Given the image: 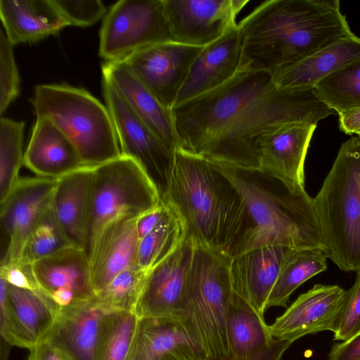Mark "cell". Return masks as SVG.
I'll return each instance as SVG.
<instances>
[{
    "label": "cell",
    "mask_w": 360,
    "mask_h": 360,
    "mask_svg": "<svg viewBox=\"0 0 360 360\" xmlns=\"http://www.w3.org/2000/svg\"><path fill=\"white\" fill-rule=\"evenodd\" d=\"M65 360V359H64Z\"/></svg>",
    "instance_id": "obj_49"
},
{
    "label": "cell",
    "mask_w": 360,
    "mask_h": 360,
    "mask_svg": "<svg viewBox=\"0 0 360 360\" xmlns=\"http://www.w3.org/2000/svg\"><path fill=\"white\" fill-rule=\"evenodd\" d=\"M39 289L60 307L96 297L89 257L77 246L68 247L31 264Z\"/></svg>",
    "instance_id": "obj_17"
},
{
    "label": "cell",
    "mask_w": 360,
    "mask_h": 360,
    "mask_svg": "<svg viewBox=\"0 0 360 360\" xmlns=\"http://www.w3.org/2000/svg\"><path fill=\"white\" fill-rule=\"evenodd\" d=\"M24 128L22 121L0 119V202L20 179L18 174L24 165Z\"/></svg>",
    "instance_id": "obj_34"
},
{
    "label": "cell",
    "mask_w": 360,
    "mask_h": 360,
    "mask_svg": "<svg viewBox=\"0 0 360 360\" xmlns=\"http://www.w3.org/2000/svg\"><path fill=\"white\" fill-rule=\"evenodd\" d=\"M37 117L51 120L76 147L86 167L122 155L106 105L86 90L68 84H40L30 100Z\"/></svg>",
    "instance_id": "obj_7"
},
{
    "label": "cell",
    "mask_w": 360,
    "mask_h": 360,
    "mask_svg": "<svg viewBox=\"0 0 360 360\" xmlns=\"http://www.w3.org/2000/svg\"><path fill=\"white\" fill-rule=\"evenodd\" d=\"M166 209V203L162 200L155 208L140 216L136 220V231L140 239L150 233L162 219Z\"/></svg>",
    "instance_id": "obj_42"
},
{
    "label": "cell",
    "mask_w": 360,
    "mask_h": 360,
    "mask_svg": "<svg viewBox=\"0 0 360 360\" xmlns=\"http://www.w3.org/2000/svg\"><path fill=\"white\" fill-rule=\"evenodd\" d=\"M316 126L289 123L264 133L257 141L259 169L304 191V162Z\"/></svg>",
    "instance_id": "obj_19"
},
{
    "label": "cell",
    "mask_w": 360,
    "mask_h": 360,
    "mask_svg": "<svg viewBox=\"0 0 360 360\" xmlns=\"http://www.w3.org/2000/svg\"><path fill=\"white\" fill-rule=\"evenodd\" d=\"M129 360L206 359L179 320L143 317L139 319Z\"/></svg>",
    "instance_id": "obj_24"
},
{
    "label": "cell",
    "mask_w": 360,
    "mask_h": 360,
    "mask_svg": "<svg viewBox=\"0 0 360 360\" xmlns=\"http://www.w3.org/2000/svg\"><path fill=\"white\" fill-rule=\"evenodd\" d=\"M139 318L135 313L110 310L98 360H129Z\"/></svg>",
    "instance_id": "obj_36"
},
{
    "label": "cell",
    "mask_w": 360,
    "mask_h": 360,
    "mask_svg": "<svg viewBox=\"0 0 360 360\" xmlns=\"http://www.w3.org/2000/svg\"><path fill=\"white\" fill-rule=\"evenodd\" d=\"M172 111L178 147L246 169L259 168L257 141L266 131L289 123L317 125L333 113L314 89H280L271 72L251 70Z\"/></svg>",
    "instance_id": "obj_1"
},
{
    "label": "cell",
    "mask_w": 360,
    "mask_h": 360,
    "mask_svg": "<svg viewBox=\"0 0 360 360\" xmlns=\"http://www.w3.org/2000/svg\"><path fill=\"white\" fill-rule=\"evenodd\" d=\"M291 344V342L287 340L276 339L271 347L251 360H280Z\"/></svg>",
    "instance_id": "obj_44"
},
{
    "label": "cell",
    "mask_w": 360,
    "mask_h": 360,
    "mask_svg": "<svg viewBox=\"0 0 360 360\" xmlns=\"http://www.w3.org/2000/svg\"><path fill=\"white\" fill-rule=\"evenodd\" d=\"M226 333L230 360H251L276 340L264 318L234 291L227 312Z\"/></svg>",
    "instance_id": "obj_29"
},
{
    "label": "cell",
    "mask_w": 360,
    "mask_h": 360,
    "mask_svg": "<svg viewBox=\"0 0 360 360\" xmlns=\"http://www.w3.org/2000/svg\"><path fill=\"white\" fill-rule=\"evenodd\" d=\"M231 259L223 250L194 246L180 321L206 360H230L226 318L233 293Z\"/></svg>",
    "instance_id": "obj_5"
},
{
    "label": "cell",
    "mask_w": 360,
    "mask_h": 360,
    "mask_svg": "<svg viewBox=\"0 0 360 360\" xmlns=\"http://www.w3.org/2000/svg\"><path fill=\"white\" fill-rule=\"evenodd\" d=\"M0 277L8 284L18 288L39 290L33 276L31 264H1Z\"/></svg>",
    "instance_id": "obj_40"
},
{
    "label": "cell",
    "mask_w": 360,
    "mask_h": 360,
    "mask_svg": "<svg viewBox=\"0 0 360 360\" xmlns=\"http://www.w3.org/2000/svg\"><path fill=\"white\" fill-rule=\"evenodd\" d=\"M28 360H64L50 345L43 342L30 349Z\"/></svg>",
    "instance_id": "obj_45"
},
{
    "label": "cell",
    "mask_w": 360,
    "mask_h": 360,
    "mask_svg": "<svg viewBox=\"0 0 360 360\" xmlns=\"http://www.w3.org/2000/svg\"><path fill=\"white\" fill-rule=\"evenodd\" d=\"M102 88L122 155L133 159L143 169L162 196L165 191L174 151L166 146L131 110L112 84L103 77Z\"/></svg>",
    "instance_id": "obj_10"
},
{
    "label": "cell",
    "mask_w": 360,
    "mask_h": 360,
    "mask_svg": "<svg viewBox=\"0 0 360 360\" xmlns=\"http://www.w3.org/2000/svg\"><path fill=\"white\" fill-rule=\"evenodd\" d=\"M72 245L51 203L31 229L18 264H32Z\"/></svg>",
    "instance_id": "obj_33"
},
{
    "label": "cell",
    "mask_w": 360,
    "mask_h": 360,
    "mask_svg": "<svg viewBox=\"0 0 360 360\" xmlns=\"http://www.w3.org/2000/svg\"><path fill=\"white\" fill-rule=\"evenodd\" d=\"M160 192L133 159L120 157L94 167L88 249L108 224L140 216L161 202Z\"/></svg>",
    "instance_id": "obj_8"
},
{
    "label": "cell",
    "mask_w": 360,
    "mask_h": 360,
    "mask_svg": "<svg viewBox=\"0 0 360 360\" xmlns=\"http://www.w3.org/2000/svg\"><path fill=\"white\" fill-rule=\"evenodd\" d=\"M0 360H8L12 345L1 337Z\"/></svg>",
    "instance_id": "obj_46"
},
{
    "label": "cell",
    "mask_w": 360,
    "mask_h": 360,
    "mask_svg": "<svg viewBox=\"0 0 360 360\" xmlns=\"http://www.w3.org/2000/svg\"><path fill=\"white\" fill-rule=\"evenodd\" d=\"M294 249L279 245L255 248L232 257L233 291L264 317L270 293Z\"/></svg>",
    "instance_id": "obj_20"
},
{
    "label": "cell",
    "mask_w": 360,
    "mask_h": 360,
    "mask_svg": "<svg viewBox=\"0 0 360 360\" xmlns=\"http://www.w3.org/2000/svg\"><path fill=\"white\" fill-rule=\"evenodd\" d=\"M13 44L0 30V114L20 93V76L13 55Z\"/></svg>",
    "instance_id": "obj_37"
},
{
    "label": "cell",
    "mask_w": 360,
    "mask_h": 360,
    "mask_svg": "<svg viewBox=\"0 0 360 360\" xmlns=\"http://www.w3.org/2000/svg\"><path fill=\"white\" fill-rule=\"evenodd\" d=\"M68 26H91L106 14V8L100 0H52Z\"/></svg>",
    "instance_id": "obj_38"
},
{
    "label": "cell",
    "mask_w": 360,
    "mask_h": 360,
    "mask_svg": "<svg viewBox=\"0 0 360 360\" xmlns=\"http://www.w3.org/2000/svg\"><path fill=\"white\" fill-rule=\"evenodd\" d=\"M110 311L96 297L60 307L44 342L65 360H98Z\"/></svg>",
    "instance_id": "obj_14"
},
{
    "label": "cell",
    "mask_w": 360,
    "mask_h": 360,
    "mask_svg": "<svg viewBox=\"0 0 360 360\" xmlns=\"http://www.w3.org/2000/svg\"><path fill=\"white\" fill-rule=\"evenodd\" d=\"M137 219L114 220L101 230L90 247L88 257L96 294L121 272L136 265Z\"/></svg>",
    "instance_id": "obj_22"
},
{
    "label": "cell",
    "mask_w": 360,
    "mask_h": 360,
    "mask_svg": "<svg viewBox=\"0 0 360 360\" xmlns=\"http://www.w3.org/2000/svg\"><path fill=\"white\" fill-rule=\"evenodd\" d=\"M358 360H360V358Z\"/></svg>",
    "instance_id": "obj_48"
},
{
    "label": "cell",
    "mask_w": 360,
    "mask_h": 360,
    "mask_svg": "<svg viewBox=\"0 0 360 360\" xmlns=\"http://www.w3.org/2000/svg\"><path fill=\"white\" fill-rule=\"evenodd\" d=\"M24 165L37 176L52 179L86 167L72 141L46 117H37L24 153Z\"/></svg>",
    "instance_id": "obj_27"
},
{
    "label": "cell",
    "mask_w": 360,
    "mask_h": 360,
    "mask_svg": "<svg viewBox=\"0 0 360 360\" xmlns=\"http://www.w3.org/2000/svg\"><path fill=\"white\" fill-rule=\"evenodd\" d=\"M338 0H270L238 24L240 70L272 72L352 33Z\"/></svg>",
    "instance_id": "obj_2"
},
{
    "label": "cell",
    "mask_w": 360,
    "mask_h": 360,
    "mask_svg": "<svg viewBox=\"0 0 360 360\" xmlns=\"http://www.w3.org/2000/svg\"><path fill=\"white\" fill-rule=\"evenodd\" d=\"M148 271L131 266L115 276L96 294L97 300L113 311L135 313Z\"/></svg>",
    "instance_id": "obj_35"
},
{
    "label": "cell",
    "mask_w": 360,
    "mask_h": 360,
    "mask_svg": "<svg viewBox=\"0 0 360 360\" xmlns=\"http://www.w3.org/2000/svg\"><path fill=\"white\" fill-rule=\"evenodd\" d=\"M242 53L243 34L236 24L221 37L202 49L190 68L174 106L230 80L240 71Z\"/></svg>",
    "instance_id": "obj_21"
},
{
    "label": "cell",
    "mask_w": 360,
    "mask_h": 360,
    "mask_svg": "<svg viewBox=\"0 0 360 360\" xmlns=\"http://www.w3.org/2000/svg\"><path fill=\"white\" fill-rule=\"evenodd\" d=\"M360 58V37L353 32L342 37L316 53L282 66L271 72L277 87L311 89L324 78Z\"/></svg>",
    "instance_id": "obj_25"
},
{
    "label": "cell",
    "mask_w": 360,
    "mask_h": 360,
    "mask_svg": "<svg viewBox=\"0 0 360 360\" xmlns=\"http://www.w3.org/2000/svg\"><path fill=\"white\" fill-rule=\"evenodd\" d=\"M339 129L346 134H356L360 130V108L339 115Z\"/></svg>",
    "instance_id": "obj_43"
},
{
    "label": "cell",
    "mask_w": 360,
    "mask_h": 360,
    "mask_svg": "<svg viewBox=\"0 0 360 360\" xmlns=\"http://www.w3.org/2000/svg\"><path fill=\"white\" fill-rule=\"evenodd\" d=\"M327 256L323 249L296 250L283 268L266 303L286 307L291 294L303 283L327 269Z\"/></svg>",
    "instance_id": "obj_31"
},
{
    "label": "cell",
    "mask_w": 360,
    "mask_h": 360,
    "mask_svg": "<svg viewBox=\"0 0 360 360\" xmlns=\"http://www.w3.org/2000/svg\"><path fill=\"white\" fill-rule=\"evenodd\" d=\"M161 200L179 214L186 238L195 245L231 256L245 232L248 219L240 195L202 155L175 148Z\"/></svg>",
    "instance_id": "obj_3"
},
{
    "label": "cell",
    "mask_w": 360,
    "mask_h": 360,
    "mask_svg": "<svg viewBox=\"0 0 360 360\" xmlns=\"http://www.w3.org/2000/svg\"><path fill=\"white\" fill-rule=\"evenodd\" d=\"M202 48L168 41L143 47L124 60L159 101L172 110Z\"/></svg>",
    "instance_id": "obj_13"
},
{
    "label": "cell",
    "mask_w": 360,
    "mask_h": 360,
    "mask_svg": "<svg viewBox=\"0 0 360 360\" xmlns=\"http://www.w3.org/2000/svg\"><path fill=\"white\" fill-rule=\"evenodd\" d=\"M56 179H19L0 202L1 225L8 243L1 264H18L27 238L43 212L51 203Z\"/></svg>",
    "instance_id": "obj_16"
},
{
    "label": "cell",
    "mask_w": 360,
    "mask_h": 360,
    "mask_svg": "<svg viewBox=\"0 0 360 360\" xmlns=\"http://www.w3.org/2000/svg\"><path fill=\"white\" fill-rule=\"evenodd\" d=\"M94 167L56 179L51 206L70 242L87 253ZM88 255V254H87Z\"/></svg>",
    "instance_id": "obj_26"
},
{
    "label": "cell",
    "mask_w": 360,
    "mask_h": 360,
    "mask_svg": "<svg viewBox=\"0 0 360 360\" xmlns=\"http://www.w3.org/2000/svg\"><path fill=\"white\" fill-rule=\"evenodd\" d=\"M328 360H358L360 358V333L352 338L335 345Z\"/></svg>",
    "instance_id": "obj_41"
},
{
    "label": "cell",
    "mask_w": 360,
    "mask_h": 360,
    "mask_svg": "<svg viewBox=\"0 0 360 360\" xmlns=\"http://www.w3.org/2000/svg\"><path fill=\"white\" fill-rule=\"evenodd\" d=\"M194 246L193 242L186 238L174 252L148 271L135 311L138 318L164 317L181 321Z\"/></svg>",
    "instance_id": "obj_15"
},
{
    "label": "cell",
    "mask_w": 360,
    "mask_h": 360,
    "mask_svg": "<svg viewBox=\"0 0 360 360\" xmlns=\"http://www.w3.org/2000/svg\"><path fill=\"white\" fill-rule=\"evenodd\" d=\"M0 18L13 45L39 41L68 26L52 0H0Z\"/></svg>",
    "instance_id": "obj_28"
},
{
    "label": "cell",
    "mask_w": 360,
    "mask_h": 360,
    "mask_svg": "<svg viewBox=\"0 0 360 360\" xmlns=\"http://www.w3.org/2000/svg\"><path fill=\"white\" fill-rule=\"evenodd\" d=\"M210 160L235 186L246 210L247 228L231 257L271 245L325 250L314 199L305 190L259 169Z\"/></svg>",
    "instance_id": "obj_4"
},
{
    "label": "cell",
    "mask_w": 360,
    "mask_h": 360,
    "mask_svg": "<svg viewBox=\"0 0 360 360\" xmlns=\"http://www.w3.org/2000/svg\"><path fill=\"white\" fill-rule=\"evenodd\" d=\"M248 0H163L172 41L204 47L237 23L236 18Z\"/></svg>",
    "instance_id": "obj_12"
},
{
    "label": "cell",
    "mask_w": 360,
    "mask_h": 360,
    "mask_svg": "<svg viewBox=\"0 0 360 360\" xmlns=\"http://www.w3.org/2000/svg\"><path fill=\"white\" fill-rule=\"evenodd\" d=\"M60 307L41 290L8 284L0 277V333L12 346L29 350L44 342Z\"/></svg>",
    "instance_id": "obj_11"
},
{
    "label": "cell",
    "mask_w": 360,
    "mask_h": 360,
    "mask_svg": "<svg viewBox=\"0 0 360 360\" xmlns=\"http://www.w3.org/2000/svg\"><path fill=\"white\" fill-rule=\"evenodd\" d=\"M103 77L171 150L179 146L172 110L162 105L137 78L124 60L106 61Z\"/></svg>",
    "instance_id": "obj_23"
},
{
    "label": "cell",
    "mask_w": 360,
    "mask_h": 360,
    "mask_svg": "<svg viewBox=\"0 0 360 360\" xmlns=\"http://www.w3.org/2000/svg\"><path fill=\"white\" fill-rule=\"evenodd\" d=\"M314 90L339 115L360 108V58L324 78Z\"/></svg>",
    "instance_id": "obj_32"
},
{
    "label": "cell",
    "mask_w": 360,
    "mask_h": 360,
    "mask_svg": "<svg viewBox=\"0 0 360 360\" xmlns=\"http://www.w3.org/2000/svg\"><path fill=\"white\" fill-rule=\"evenodd\" d=\"M345 292L337 285H314L269 326L273 338L292 343L308 334L326 330L334 333L343 307Z\"/></svg>",
    "instance_id": "obj_18"
},
{
    "label": "cell",
    "mask_w": 360,
    "mask_h": 360,
    "mask_svg": "<svg viewBox=\"0 0 360 360\" xmlns=\"http://www.w3.org/2000/svg\"><path fill=\"white\" fill-rule=\"evenodd\" d=\"M314 199L325 252L344 271L360 269V138L344 142Z\"/></svg>",
    "instance_id": "obj_6"
},
{
    "label": "cell",
    "mask_w": 360,
    "mask_h": 360,
    "mask_svg": "<svg viewBox=\"0 0 360 360\" xmlns=\"http://www.w3.org/2000/svg\"><path fill=\"white\" fill-rule=\"evenodd\" d=\"M356 134H357L358 136L360 138V130L359 131H357Z\"/></svg>",
    "instance_id": "obj_47"
},
{
    "label": "cell",
    "mask_w": 360,
    "mask_h": 360,
    "mask_svg": "<svg viewBox=\"0 0 360 360\" xmlns=\"http://www.w3.org/2000/svg\"><path fill=\"white\" fill-rule=\"evenodd\" d=\"M98 55L106 61L124 60L147 46L172 41L163 0H120L105 15Z\"/></svg>",
    "instance_id": "obj_9"
},
{
    "label": "cell",
    "mask_w": 360,
    "mask_h": 360,
    "mask_svg": "<svg viewBox=\"0 0 360 360\" xmlns=\"http://www.w3.org/2000/svg\"><path fill=\"white\" fill-rule=\"evenodd\" d=\"M356 272L354 285L345 292L334 340L347 341L360 333V269Z\"/></svg>",
    "instance_id": "obj_39"
},
{
    "label": "cell",
    "mask_w": 360,
    "mask_h": 360,
    "mask_svg": "<svg viewBox=\"0 0 360 360\" xmlns=\"http://www.w3.org/2000/svg\"><path fill=\"white\" fill-rule=\"evenodd\" d=\"M165 202L166 209L162 219L139 242L136 266L146 271L174 252L186 238L183 220L174 207Z\"/></svg>",
    "instance_id": "obj_30"
}]
</instances>
